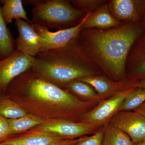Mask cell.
Listing matches in <instances>:
<instances>
[{"label":"cell","mask_w":145,"mask_h":145,"mask_svg":"<svg viewBox=\"0 0 145 145\" xmlns=\"http://www.w3.org/2000/svg\"><path fill=\"white\" fill-rule=\"evenodd\" d=\"M6 95L27 113L45 119H63L80 122L92 104L43 78L32 68L8 85Z\"/></svg>","instance_id":"cell-1"},{"label":"cell","mask_w":145,"mask_h":145,"mask_svg":"<svg viewBox=\"0 0 145 145\" xmlns=\"http://www.w3.org/2000/svg\"><path fill=\"white\" fill-rule=\"evenodd\" d=\"M145 26L127 23L108 29H84L77 39L85 54L98 67L119 80L125 77L127 58L134 43L144 34Z\"/></svg>","instance_id":"cell-2"},{"label":"cell","mask_w":145,"mask_h":145,"mask_svg":"<svg viewBox=\"0 0 145 145\" xmlns=\"http://www.w3.org/2000/svg\"><path fill=\"white\" fill-rule=\"evenodd\" d=\"M77 38L63 47L40 52L31 68L61 88L73 81L95 75L98 67L85 54Z\"/></svg>","instance_id":"cell-3"},{"label":"cell","mask_w":145,"mask_h":145,"mask_svg":"<svg viewBox=\"0 0 145 145\" xmlns=\"http://www.w3.org/2000/svg\"><path fill=\"white\" fill-rule=\"evenodd\" d=\"M31 14L33 24L58 30L75 26L85 16L66 0L44 1L33 7Z\"/></svg>","instance_id":"cell-4"},{"label":"cell","mask_w":145,"mask_h":145,"mask_svg":"<svg viewBox=\"0 0 145 145\" xmlns=\"http://www.w3.org/2000/svg\"><path fill=\"white\" fill-rule=\"evenodd\" d=\"M99 126L84 122L63 119H45L34 129L50 133L66 139H74L91 134Z\"/></svg>","instance_id":"cell-5"},{"label":"cell","mask_w":145,"mask_h":145,"mask_svg":"<svg viewBox=\"0 0 145 145\" xmlns=\"http://www.w3.org/2000/svg\"><path fill=\"white\" fill-rule=\"evenodd\" d=\"M90 13H86L80 22L75 26L54 32L50 31L48 28L45 27L34 24L39 36L41 46L40 52L63 47L77 38L82 30V25Z\"/></svg>","instance_id":"cell-6"},{"label":"cell","mask_w":145,"mask_h":145,"mask_svg":"<svg viewBox=\"0 0 145 145\" xmlns=\"http://www.w3.org/2000/svg\"><path fill=\"white\" fill-rule=\"evenodd\" d=\"M34 57L15 49L10 56L0 59V89L5 93L8 85L16 77L31 68Z\"/></svg>","instance_id":"cell-7"},{"label":"cell","mask_w":145,"mask_h":145,"mask_svg":"<svg viewBox=\"0 0 145 145\" xmlns=\"http://www.w3.org/2000/svg\"><path fill=\"white\" fill-rule=\"evenodd\" d=\"M135 88L133 87L117 92L108 100L103 101L93 109L85 113L81 122L99 127L106 123L119 111L124 100Z\"/></svg>","instance_id":"cell-8"},{"label":"cell","mask_w":145,"mask_h":145,"mask_svg":"<svg viewBox=\"0 0 145 145\" xmlns=\"http://www.w3.org/2000/svg\"><path fill=\"white\" fill-rule=\"evenodd\" d=\"M109 121L110 124L129 135L133 144L145 140V117L138 112L120 111Z\"/></svg>","instance_id":"cell-9"},{"label":"cell","mask_w":145,"mask_h":145,"mask_svg":"<svg viewBox=\"0 0 145 145\" xmlns=\"http://www.w3.org/2000/svg\"><path fill=\"white\" fill-rule=\"evenodd\" d=\"M108 3L112 15L119 22L144 24L145 1L112 0Z\"/></svg>","instance_id":"cell-10"},{"label":"cell","mask_w":145,"mask_h":145,"mask_svg":"<svg viewBox=\"0 0 145 145\" xmlns=\"http://www.w3.org/2000/svg\"><path fill=\"white\" fill-rule=\"evenodd\" d=\"M15 24L19 34L16 40V49L29 56L36 57L40 52L41 46L34 24L22 19L16 20Z\"/></svg>","instance_id":"cell-11"},{"label":"cell","mask_w":145,"mask_h":145,"mask_svg":"<svg viewBox=\"0 0 145 145\" xmlns=\"http://www.w3.org/2000/svg\"><path fill=\"white\" fill-rule=\"evenodd\" d=\"M67 140L50 133L32 129L26 132L8 135L1 145H51Z\"/></svg>","instance_id":"cell-12"},{"label":"cell","mask_w":145,"mask_h":145,"mask_svg":"<svg viewBox=\"0 0 145 145\" xmlns=\"http://www.w3.org/2000/svg\"><path fill=\"white\" fill-rule=\"evenodd\" d=\"M127 67L130 69L133 82L145 78V34L133 45L127 58Z\"/></svg>","instance_id":"cell-13"},{"label":"cell","mask_w":145,"mask_h":145,"mask_svg":"<svg viewBox=\"0 0 145 145\" xmlns=\"http://www.w3.org/2000/svg\"><path fill=\"white\" fill-rule=\"evenodd\" d=\"M119 25L118 21L112 15L108 3H106L94 11L89 13L82 25V30L88 29H108Z\"/></svg>","instance_id":"cell-14"},{"label":"cell","mask_w":145,"mask_h":145,"mask_svg":"<svg viewBox=\"0 0 145 145\" xmlns=\"http://www.w3.org/2000/svg\"><path fill=\"white\" fill-rule=\"evenodd\" d=\"M2 14L7 24L12 22L13 20L22 19L32 23L29 20L26 11L24 8L23 3L22 0H4L1 1Z\"/></svg>","instance_id":"cell-15"},{"label":"cell","mask_w":145,"mask_h":145,"mask_svg":"<svg viewBox=\"0 0 145 145\" xmlns=\"http://www.w3.org/2000/svg\"><path fill=\"white\" fill-rule=\"evenodd\" d=\"M10 135L26 132L42 123L45 119L34 114H27L16 119H8Z\"/></svg>","instance_id":"cell-16"},{"label":"cell","mask_w":145,"mask_h":145,"mask_svg":"<svg viewBox=\"0 0 145 145\" xmlns=\"http://www.w3.org/2000/svg\"><path fill=\"white\" fill-rule=\"evenodd\" d=\"M1 3L0 1V59H3L10 56L15 50L16 40L3 18Z\"/></svg>","instance_id":"cell-17"},{"label":"cell","mask_w":145,"mask_h":145,"mask_svg":"<svg viewBox=\"0 0 145 145\" xmlns=\"http://www.w3.org/2000/svg\"><path fill=\"white\" fill-rule=\"evenodd\" d=\"M27 114L23 108L2 91L0 93V115L7 119H16Z\"/></svg>","instance_id":"cell-18"},{"label":"cell","mask_w":145,"mask_h":145,"mask_svg":"<svg viewBox=\"0 0 145 145\" xmlns=\"http://www.w3.org/2000/svg\"><path fill=\"white\" fill-rule=\"evenodd\" d=\"M82 81L89 85L95 89L99 96H105L117 90L120 86L118 83L112 82L101 76L92 75L82 78Z\"/></svg>","instance_id":"cell-19"},{"label":"cell","mask_w":145,"mask_h":145,"mask_svg":"<svg viewBox=\"0 0 145 145\" xmlns=\"http://www.w3.org/2000/svg\"><path fill=\"white\" fill-rule=\"evenodd\" d=\"M129 135L110 124L105 127L101 145H133Z\"/></svg>","instance_id":"cell-20"},{"label":"cell","mask_w":145,"mask_h":145,"mask_svg":"<svg viewBox=\"0 0 145 145\" xmlns=\"http://www.w3.org/2000/svg\"><path fill=\"white\" fill-rule=\"evenodd\" d=\"M76 96L83 99L98 101L100 96L96 93L93 88L88 84L80 81H74L69 83L63 88Z\"/></svg>","instance_id":"cell-21"},{"label":"cell","mask_w":145,"mask_h":145,"mask_svg":"<svg viewBox=\"0 0 145 145\" xmlns=\"http://www.w3.org/2000/svg\"><path fill=\"white\" fill-rule=\"evenodd\" d=\"M145 102V89L135 87L127 96L122 103L119 111L135 110Z\"/></svg>","instance_id":"cell-22"},{"label":"cell","mask_w":145,"mask_h":145,"mask_svg":"<svg viewBox=\"0 0 145 145\" xmlns=\"http://www.w3.org/2000/svg\"><path fill=\"white\" fill-rule=\"evenodd\" d=\"M69 2L84 13H91L107 2L106 1L101 0H71Z\"/></svg>","instance_id":"cell-23"},{"label":"cell","mask_w":145,"mask_h":145,"mask_svg":"<svg viewBox=\"0 0 145 145\" xmlns=\"http://www.w3.org/2000/svg\"><path fill=\"white\" fill-rule=\"evenodd\" d=\"M105 127H101L96 131L93 135L86 136L82 140L75 145H101L103 137Z\"/></svg>","instance_id":"cell-24"},{"label":"cell","mask_w":145,"mask_h":145,"mask_svg":"<svg viewBox=\"0 0 145 145\" xmlns=\"http://www.w3.org/2000/svg\"><path fill=\"white\" fill-rule=\"evenodd\" d=\"M9 135L8 119L0 115V143L4 141Z\"/></svg>","instance_id":"cell-25"},{"label":"cell","mask_w":145,"mask_h":145,"mask_svg":"<svg viewBox=\"0 0 145 145\" xmlns=\"http://www.w3.org/2000/svg\"><path fill=\"white\" fill-rule=\"evenodd\" d=\"M86 136H84L74 139H67L62 140L59 142L51 145H75L78 142L82 140Z\"/></svg>","instance_id":"cell-26"},{"label":"cell","mask_w":145,"mask_h":145,"mask_svg":"<svg viewBox=\"0 0 145 145\" xmlns=\"http://www.w3.org/2000/svg\"><path fill=\"white\" fill-rule=\"evenodd\" d=\"M131 87L139 88L145 89V78L138 80L133 81L130 84Z\"/></svg>","instance_id":"cell-27"},{"label":"cell","mask_w":145,"mask_h":145,"mask_svg":"<svg viewBox=\"0 0 145 145\" xmlns=\"http://www.w3.org/2000/svg\"><path fill=\"white\" fill-rule=\"evenodd\" d=\"M24 4L27 5H31L33 6V7L39 5L40 4L42 3L44 1L42 0H28V1H22Z\"/></svg>","instance_id":"cell-28"},{"label":"cell","mask_w":145,"mask_h":145,"mask_svg":"<svg viewBox=\"0 0 145 145\" xmlns=\"http://www.w3.org/2000/svg\"><path fill=\"white\" fill-rule=\"evenodd\" d=\"M134 111L138 112L145 117V102L138 108L135 110Z\"/></svg>","instance_id":"cell-29"},{"label":"cell","mask_w":145,"mask_h":145,"mask_svg":"<svg viewBox=\"0 0 145 145\" xmlns=\"http://www.w3.org/2000/svg\"><path fill=\"white\" fill-rule=\"evenodd\" d=\"M133 145H145V140L137 144H134Z\"/></svg>","instance_id":"cell-30"},{"label":"cell","mask_w":145,"mask_h":145,"mask_svg":"<svg viewBox=\"0 0 145 145\" xmlns=\"http://www.w3.org/2000/svg\"><path fill=\"white\" fill-rule=\"evenodd\" d=\"M2 91L1 90V89H0V93H1V92Z\"/></svg>","instance_id":"cell-31"},{"label":"cell","mask_w":145,"mask_h":145,"mask_svg":"<svg viewBox=\"0 0 145 145\" xmlns=\"http://www.w3.org/2000/svg\"></svg>","instance_id":"cell-32"}]
</instances>
